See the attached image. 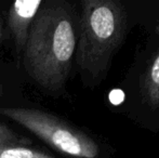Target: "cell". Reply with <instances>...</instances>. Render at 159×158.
I'll return each mask as SVG.
<instances>
[{
	"mask_svg": "<svg viewBox=\"0 0 159 158\" xmlns=\"http://www.w3.org/2000/svg\"><path fill=\"white\" fill-rule=\"evenodd\" d=\"M78 38V17L65 0H47L33 21L22 53L26 73L40 88L59 91L73 66Z\"/></svg>",
	"mask_w": 159,
	"mask_h": 158,
	"instance_id": "obj_1",
	"label": "cell"
},
{
	"mask_svg": "<svg viewBox=\"0 0 159 158\" xmlns=\"http://www.w3.org/2000/svg\"><path fill=\"white\" fill-rule=\"evenodd\" d=\"M128 14L116 0H84L78 19L76 62L86 87L106 77L115 52L126 36Z\"/></svg>",
	"mask_w": 159,
	"mask_h": 158,
	"instance_id": "obj_2",
	"label": "cell"
},
{
	"mask_svg": "<svg viewBox=\"0 0 159 158\" xmlns=\"http://www.w3.org/2000/svg\"><path fill=\"white\" fill-rule=\"evenodd\" d=\"M0 114L21 124L57 152L74 158H96L95 141L53 114L35 108L2 107Z\"/></svg>",
	"mask_w": 159,
	"mask_h": 158,
	"instance_id": "obj_3",
	"label": "cell"
},
{
	"mask_svg": "<svg viewBox=\"0 0 159 158\" xmlns=\"http://www.w3.org/2000/svg\"><path fill=\"white\" fill-rule=\"evenodd\" d=\"M42 3L43 1L41 0H21L15 1L9 8V28L14 41L15 51L19 55L23 53L30 28Z\"/></svg>",
	"mask_w": 159,
	"mask_h": 158,
	"instance_id": "obj_4",
	"label": "cell"
},
{
	"mask_svg": "<svg viewBox=\"0 0 159 158\" xmlns=\"http://www.w3.org/2000/svg\"><path fill=\"white\" fill-rule=\"evenodd\" d=\"M159 38V26L157 27ZM143 100L152 108L159 107V46L157 54L144 74L141 86Z\"/></svg>",
	"mask_w": 159,
	"mask_h": 158,
	"instance_id": "obj_5",
	"label": "cell"
},
{
	"mask_svg": "<svg viewBox=\"0 0 159 158\" xmlns=\"http://www.w3.org/2000/svg\"><path fill=\"white\" fill-rule=\"evenodd\" d=\"M0 158H55L41 151L21 145L0 146Z\"/></svg>",
	"mask_w": 159,
	"mask_h": 158,
	"instance_id": "obj_6",
	"label": "cell"
},
{
	"mask_svg": "<svg viewBox=\"0 0 159 158\" xmlns=\"http://www.w3.org/2000/svg\"><path fill=\"white\" fill-rule=\"evenodd\" d=\"M23 142L25 141L22 140L21 137L17 135L14 131H12V129L0 122V146L20 145Z\"/></svg>",
	"mask_w": 159,
	"mask_h": 158,
	"instance_id": "obj_7",
	"label": "cell"
},
{
	"mask_svg": "<svg viewBox=\"0 0 159 158\" xmlns=\"http://www.w3.org/2000/svg\"><path fill=\"white\" fill-rule=\"evenodd\" d=\"M2 38H3V21L0 17V46H1Z\"/></svg>",
	"mask_w": 159,
	"mask_h": 158,
	"instance_id": "obj_8",
	"label": "cell"
},
{
	"mask_svg": "<svg viewBox=\"0 0 159 158\" xmlns=\"http://www.w3.org/2000/svg\"><path fill=\"white\" fill-rule=\"evenodd\" d=\"M2 95V86L0 84V97Z\"/></svg>",
	"mask_w": 159,
	"mask_h": 158,
	"instance_id": "obj_9",
	"label": "cell"
}]
</instances>
